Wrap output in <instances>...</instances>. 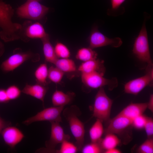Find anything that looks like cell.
<instances>
[{
	"instance_id": "2e32d148",
	"label": "cell",
	"mask_w": 153,
	"mask_h": 153,
	"mask_svg": "<svg viewBox=\"0 0 153 153\" xmlns=\"http://www.w3.org/2000/svg\"><path fill=\"white\" fill-rule=\"evenodd\" d=\"M46 86L38 83L32 85L27 84L22 92L41 101L44 105V98L48 90Z\"/></svg>"
},
{
	"instance_id": "1f68e13d",
	"label": "cell",
	"mask_w": 153,
	"mask_h": 153,
	"mask_svg": "<svg viewBox=\"0 0 153 153\" xmlns=\"http://www.w3.org/2000/svg\"><path fill=\"white\" fill-rule=\"evenodd\" d=\"M144 128L148 138H153V120L152 118L147 116Z\"/></svg>"
},
{
	"instance_id": "836d02e7",
	"label": "cell",
	"mask_w": 153,
	"mask_h": 153,
	"mask_svg": "<svg viewBox=\"0 0 153 153\" xmlns=\"http://www.w3.org/2000/svg\"><path fill=\"white\" fill-rule=\"evenodd\" d=\"M9 101L6 90L0 89V103H6Z\"/></svg>"
},
{
	"instance_id": "d590c367",
	"label": "cell",
	"mask_w": 153,
	"mask_h": 153,
	"mask_svg": "<svg viewBox=\"0 0 153 153\" xmlns=\"http://www.w3.org/2000/svg\"><path fill=\"white\" fill-rule=\"evenodd\" d=\"M147 103V108L152 112H153V95H150L149 101Z\"/></svg>"
},
{
	"instance_id": "7c38bea8",
	"label": "cell",
	"mask_w": 153,
	"mask_h": 153,
	"mask_svg": "<svg viewBox=\"0 0 153 153\" xmlns=\"http://www.w3.org/2000/svg\"><path fill=\"white\" fill-rule=\"evenodd\" d=\"M1 133L5 143L11 148H14L24 137L22 132L14 126H8Z\"/></svg>"
},
{
	"instance_id": "ffe728a7",
	"label": "cell",
	"mask_w": 153,
	"mask_h": 153,
	"mask_svg": "<svg viewBox=\"0 0 153 153\" xmlns=\"http://www.w3.org/2000/svg\"><path fill=\"white\" fill-rule=\"evenodd\" d=\"M103 122L99 119H96L90 128L89 134L91 142H99L102 139L104 132Z\"/></svg>"
},
{
	"instance_id": "d4e9b609",
	"label": "cell",
	"mask_w": 153,
	"mask_h": 153,
	"mask_svg": "<svg viewBox=\"0 0 153 153\" xmlns=\"http://www.w3.org/2000/svg\"><path fill=\"white\" fill-rule=\"evenodd\" d=\"M64 73L57 67L52 66L48 69V78L55 83H58L61 81Z\"/></svg>"
},
{
	"instance_id": "9a60e30c",
	"label": "cell",
	"mask_w": 153,
	"mask_h": 153,
	"mask_svg": "<svg viewBox=\"0 0 153 153\" xmlns=\"http://www.w3.org/2000/svg\"><path fill=\"white\" fill-rule=\"evenodd\" d=\"M147 108V103H131L118 114L133 120L137 116L143 114Z\"/></svg>"
},
{
	"instance_id": "e575fe53",
	"label": "cell",
	"mask_w": 153,
	"mask_h": 153,
	"mask_svg": "<svg viewBox=\"0 0 153 153\" xmlns=\"http://www.w3.org/2000/svg\"><path fill=\"white\" fill-rule=\"evenodd\" d=\"M10 123L5 121L0 117V133L6 127L9 126Z\"/></svg>"
},
{
	"instance_id": "8d00e7d4",
	"label": "cell",
	"mask_w": 153,
	"mask_h": 153,
	"mask_svg": "<svg viewBox=\"0 0 153 153\" xmlns=\"http://www.w3.org/2000/svg\"><path fill=\"white\" fill-rule=\"evenodd\" d=\"M105 153H120L121 151L116 148H112L105 150Z\"/></svg>"
},
{
	"instance_id": "5b68a950",
	"label": "cell",
	"mask_w": 153,
	"mask_h": 153,
	"mask_svg": "<svg viewBox=\"0 0 153 153\" xmlns=\"http://www.w3.org/2000/svg\"><path fill=\"white\" fill-rule=\"evenodd\" d=\"M48 8L36 0H27L17 9L19 16L22 18L37 20L41 19L47 13Z\"/></svg>"
},
{
	"instance_id": "ba28073f",
	"label": "cell",
	"mask_w": 153,
	"mask_h": 153,
	"mask_svg": "<svg viewBox=\"0 0 153 153\" xmlns=\"http://www.w3.org/2000/svg\"><path fill=\"white\" fill-rule=\"evenodd\" d=\"M89 40L88 47L92 49L107 46L118 48L122 43V41L120 38H109L99 31L96 28H94L92 31Z\"/></svg>"
},
{
	"instance_id": "e0dca14e",
	"label": "cell",
	"mask_w": 153,
	"mask_h": 153,
	"mask_svg": "<svg viewBox=\"0 0 153 153\" xmlns=\"http://www.w3.org/2000/svg\"><path fill=\"white\" fill-rule=\"evenodd\" d=\"M75 96L73 92L65 93L61 91L56 90L52 96V103L54 106L64 107L72 102Z\"/></svg>"
},
{
	"instance_id": "52a82bcc",
	"label": "cell",
	"mask_w": 153,
	"mask_h": 153,
	"mask_svg": "<svg viewBox=\"0 0 153 153\" xmlns=\"http://www.w3.org/2000/svg\"><path fill=\"white\" fill-rule=\"evenodd\" d=\"M64 107L63 106H54L44 109L35 115L27 118L23 123L28 125L34 122L42 121L60 123L61 121V114Z\"/></svg>"
},
{
	"instance_id": "4fadbf2b",
	"label": "cell",
	"mask_w": 153,
	"mask_h": 153,
	"mask_svg": "<svg viewBox=\"0 0 153 153\" xmlns=\"http://www.w3.org/2000/svg\"><path fill=\"white\" fill-rule=\"evenodd\" d=\"M12 12L10 6L0 1V26L3 29V31L1 32L0 35L3 39L5 34L10 32V25H12L10 21L11 13ZM5 36V37L6 36ZM5 37L4 39H5Z\"/></svg>"
},
{
	"instance_id": "603a6c76",
	"label": "cell",
	"mask_w": 153,
	"mask_h": 153,
	"mask_svg": "<svg viewBox=\"0 0 153 153\" xmlns=\"http://www.w3.org/2000/svg\"><path fill=\"white\" fill-rule=\"evenodd\" d=\"M48 72V67L45 63H42L38 67L34 73L37 83L44 86H47L48 84L47 81Z\"/></svg>"
},
{
	"instance_id": "74e56055",
	"label": "cell",
	"mask_w": 153,
	"mask_h": 153,
	"mask_svg": "<svg viewBox=\"0 0 153 153\" xmlns=\"http://www.w3.org/2000/svg\"><path fill=\"white\" fill-rule=\"evenodd\" d=\"M37 0V1H39V0Z\"/></svg>"
},
{
	"instance_id": "f546056e",
	"label": "cell",
	"mask_w": 153,
	"mask_h": 153,
	"mask_svg": "<svg viewBox=\"0 0 153 153\" xmlns=\"http://www.w3.org/2000/svg\"><path fill=\"white\" fill-rule=\"evenodd\" d=\"M6 91L9 101L16 99L18 98L22 92L20 88L15 85L9 86L6 90Z\"/></svg>"
},
{
	"instance_id": "30bf717a",
	"label": "cell",
	"mask_w": 153,
	"mask_h": 153,
	"mask_svg": "<svg viewBox=\"0 0 153 153\" xmlns=\"http://www.w3.org/2000/svg\"><path fill=\"white\" fill-rule=\"evenodd\" d=\"M109 121L107 127L104 130L105 134L111 133L121 135L130 127H132V120L118 114Z\"/></svg>"
},
{
	"instance_id": "83f0119b",
	"label": "cell",
	"mask_w": 153,
	"mask_h": 153,
	"mask_svg": "<svg viewBox=\"0 0 153 153\" xmlns=\"http://www.w3.org/2000/svg\"><path fill=\"white\" fill-rule=\"evenodd\" d=\"M60 149L56 151L60 153H75L77 152L78 148L76 145L69 141L65 140L61 143Z\"/></svg>"
},
{
	"instance_id": "8992f818",
	"label": "cell",
	"mask_w": 153,
	"mask_h": 153,
	"mask_svg": "<svg viewBox=\"0 0 153 153\" xmlns=\"http://www.w3.org/2000/svg\"><path fill=\"white\" fill-rule=\"evenodd\" d=\"M145 75L132 80L124 86L125 93L134 95H137L145 87L152 86L153 80V66L147 65Z\"/></svg>"
},
{
	"instance_id": "ac0fdd59",
	"label": "cell",
	"mask_w": 153,
	"mask_h": 153,
	"mask_svg": "<svg viewBox=\"0 0 153 153\" xmlns=\"http://www.w3.org/2000/svg\"><path fill=\"white\" fill-rule=\"evenodd\" d=\"M41 39L45 61L54 64L58 58L56 55L54 48L50 42L49 35Z\"/></svg>"
},
{
	"instance_id": "4dcf8cb0",
	"label": "cell",
	"mask_w": 153,
	"mask_h": 153,
	"mask_svg": "<svg viewBox=\"0 0 153 153\" xmlns=\"http://www.w3.org/2000/svg\"><path fill=\"white\" fill-rule=\"evenodd\" d=\"M147 116L143 114L135 117L132 120V126L136 129L141 130L144 128Z\"/></svg>"
},
{
	"instance_id": "277c9868",
	"label": "cell",
	"mask_w": 153,
	"mask_h": 153,
	"mask_svg": "<svg viewBox=\"0 0 153 153\" xmlns=\"http://www.w3.org/2000/svg\"><path fill=\"white\" fill-rule=\"evenodd\" d=\"M104 75L97 73H81L82 82L88 88L97 89L107 86L110 90L116 87L118 85V79L116 77L110 79L105 78Z\"/></svg>"
},
{
	"instance_id": "484cf974",
	"label": "cell",
	"mask_w": 153,
	"mask_h": 153,
	"mask_svg": "<svg viewBox=\"0 0 153 153\" xmlns=\"http://www.w3.org/2000/svg\"><path fill=\"white\" fill-rule=\"evenodd\" d=\"M56 55L58 58H69L70 56V52L68 48L61 42H57L54 48Z\"/></svg>"
},
{
	"instance_id": "7402d4cb",
	"label": "cell",
	"mask_w": 153,
	"mask_h": 153,
	"mask_svg": "<svg viewBox=\"0 0 153 153\" xmlns=\"http://www.w3.org/2000/svg\"><path fill=\"white\" fill-rule=\"evenodd\" d=\"M54 64L64 73L74 72L76 70L75 62L69 58H58Z\"/></svg>"
},
{
	"instance_id": "3957f363",
	"label": "cell",
	"mask_w": 153,
	"mask_h": 153,
	"mask_svg": "<svg viewBox=\"0 0 153 153\" xmlns=\"http://www.w3.org/2000/svg\"><path fill=\"white\" fill-rule=\"evenodd\" d=\"M146 21L145 18L139 35L135 40L132 52L139 60L147 63L148 65L153 66L145 26Z\"/></svg>"
},
{
	"instance_id": "f1b7e54d",
	"label": "cell",
	"mask_w": 153,
	"mask_h": 153,
	"mask_svg": "<svg viewBox=\"0 0 153 153\" xmlns=\"http://www.w3.org/2000/svg\"><path fill=\"white\" fill-rule=\"evenodd\" d=\"M137 152L139 153H153V138H148L139 146Z\"/></svg>"
},
{
	"instance_id": "5bb4252c",
	"label": "cell",
	"mask_w": 153,
	"mask_h": 153,
	"mask_svg": "<svg viewBox=\"0 0 153 153\" xmlns=\"http://www.w3.org/2000/svg\"><path fill=\"white\" fill-rule=\"evenodd\" d=\"M78 70L81 73L96 72L104 75L106 68L104 61L97 58L84 62L79 66Z\"/></svg>"
},
{
	"instance_id": "d6a6232c",
	"label": "cell",
	"mask_w": 153,
	"mask_h": 153,
	"mask_svg": "<svg viewBox=\"0 0 153 153\" xmlns=\"http://www.w3.org/2000/svg\"><path fill=\"white\" fill-rule=\"evenodd\" d=\"M125 0H110L111 8L108 10L107 13L118 10Z\"/></svg>"
},
{
	"instance_id": "8fae6325",
	"label": "cell",
	"mask_w": 153,
	"mask_h": 153,
	"mask_svg": "<svg viewBox=\"0 0 153 153\" xmlns=\"http://www.w3.org/2000/svg\"><path fill=\"white\" fill-rule=\"evenodd\" d=\"M31 54L29 53H17L10 56L2 63L1 67L5 72L13 71L26 61L31 58Z\"/></svg>"
},
{
	"instance_id": "cb8c5ba5",
	"label": "cell",
	"mask_w": 153,
	"mask_h": 153,
	"mask_svg": "<svg viewBox=\"0 0 153 153\" xmlns=\"http://www.w3.org/2000/svg\"><path fill=\"white\" fill-rule=\"evenodd\" d=\"M97 53L89 47H83L79 49L77 52L76 58L80 60L85 62L96 59Z\"/></svg>"
},
{
	"instance_id": "d6986e66",
	"label": "cell",
	"mask_w": 153,
	"mask_h": 153,
	"mask_svg": "<svg viewBox=\"0 0 153 153\" xmlns=\"http://www.w3.org/2000/svg\"><path fill=\"white\" fill-rule=\"evenodd\" d=\"M103 138H102L99 143L104 151H105L112 148H116L121 143V140L116 134L108 133L105 134Z\"/></svg>"
},
{
	"instance_id": "9c48e42d",
	"label": "cell",
	"mask_w": 153,
	"mask_h": 153,
	"mask_svg": "<svg viewBox=\"0 0 153 153\" xmlns=\"http://www.w3.org/2000/svg\"><path fill=\"white\" fill-rule=\"evenodd\" d=\"M51 124L50 136L45 143L46 149L49 152H53L56 146L65 140H69L70 136L65 133L60 122H52Z\"/></svg>"
},
{
	"instance_id": "7a4b0ae2",
	"label": "cell",
	"mask_w": 153,
	"mask_h": 153,
	"mask_svg": "<svg viewBox=\"0 0 153 153\" xmlns=\"http://www.w3.org/2000/svg\"><path fill=\"white\" fill-rule=\"evenodd\" d=\"M113 102L106 94L103 88H99L95 97L93 116L103 122L109 121Z\"/></svg>"
},
{
	"instance_id": "4316f807",
	"label": "cell",
	"mask_w": 153,
	"mask_h": 153,
	"mask_svg": "<svg viewBox=\"0 0 153 153\" xmlns=\"http://www.w3.org/2000/svg\"><path fill=\"white\" fill-rule=\"evenodd\" d=\"M83 153H101L104 152L99 142H91L83 146L81 148Z\"/></svg>"
},
{
	"instance_id": "6da1fadb",
	"label": "cell",
	"mask_w": 153,
	"mask_h": 153,
	"mask_svg": "<svg viewBox=\"0 0 153 153\" xmlns=\"http://www.w3.org/2000/svg\"><path fill=\"white\" fill-rule=\"evenodd\" d=\"M79 109L76 107L72 106L65 109L63 114L67 121L71 132L76 140V146L78 150L83 146L85 129L83 123L78 118Z\"/></svg>"
},
{
	"instance_id": "44dd1931",
	"label": "cell",
	"mask_w": 153,
	"mask_h": 153,
	"mask_svg": "<svg viewBox=\"0 0 153 153\" xmlns=\"http://www.w3.org/2000/svg\"><path fill=\"white\" fill-rule=\"evenodd\" d=\"M26 34L29 37L41 39L48 35L46 33L43 26L38 22L29 26L26 29Z\"/></svg>"
}]
</instances>
